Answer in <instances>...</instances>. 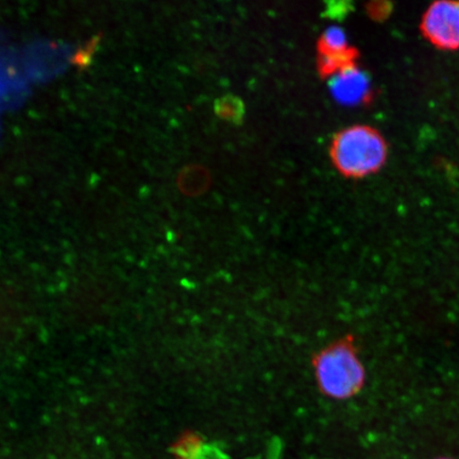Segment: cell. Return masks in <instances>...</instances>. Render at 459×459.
Segmentation results:
<instances>
[{"label":"cell","instance_id":"cell-6","mask_svg":"<svg viewBox=\"0 0 459 459\" xmlns=\"http://www.w3.org/2000/svg\"><path fill=\"white\" fill-rule=\"evenodd\" d=\"M97 44H99V41L91 42L85 48L79 50L73 61L76 63L79 67L84 68L88 66L91 59V54H93Z\"/></svg>","mask_w":459,"mask_h":459},{"label":"cell","instance_id":"cell-1","mask_svg":"<svg viewBox=\"0 0 459 459\" xmlns=\"http://www.w3.org/2000/svg\"><path fill=\"white\" fill-rule=\"evenodd\" d=\"M387 145L383 136L368 126H352L333 139V164L343 176L363 178L380 169L385 163Z\"/></svg>","mask_w":459,"mask_h":459},{"label":"cell","instance_id":"cell-2","mask_svg":"<svg viewBox=\"0 0 459 459\" xmlns=\"http://www.w3.org/2000/svg\"><path fill=\"white\" fill-rule=\"evenodd\" d=\"M315 375L320 389L337 400L353 397L365 383L364 367L349 342L324 350L315 359Z\"/></svg>","mask_w":459,"mask_h":459},{"label":"cell","instance_id":"cell-7","mask_svg":"<svg viewBox=\"0 0 459 459\" xmlns=\"http://www.w3.org/2000/svg\"><path fill=\"white\" fill-rule=\"evenodd\" d=\"M437 459H453V458L443 457V458H437Z\"/></svg>","mask_w":459,"mask_h":459},{"label":"cell","instance_id":"cell-5","mask_svg":"<svg viewBox=\"0 0 459 459\" xmlns=\"http://www.w3.org/2000/svg\"><path fill=\"white\" fill-rule=\"evenodd\" d=\"M43 53H37L38 60L31 63L32 65H36L37 76L44 78V74L51 72H59L63 57L65 54L59 48V46L43 45Z\"/></svg>","mask_w":459,"mask_h":459},{"label":"cell","instance_id":"cell-4","mask_svg":"<svg viewBox=\"0 0 459 459\" xmlns=\"http://www.w3.org/2000/svg\"><path fill=\"white\" fill-rule=\"evenodd\" d=\"M332 94L342 103H359L368 95L369 83L365 74L353 65L334 74L331 82Z\"/></svg>","mask_w":459,"mask_h":459},{"label":"cell","instance_id":"cell-3","mask_svg":"<svg viewBox=\"0 0 459 459\" xmlns=\"http://www.w3.org/2000/svg\"><path fill=\"white\" fill-rule=\"evenodd\" d=\"M421 30L429 43L444 50L459 49V2H436L421 21Z\"/></svg>","mask_w":459,"mask_h":459}]
</instances>
